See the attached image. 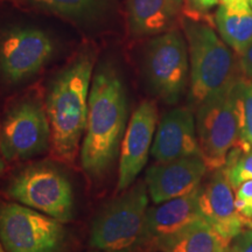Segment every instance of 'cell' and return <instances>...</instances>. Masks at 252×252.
I'll use <instances>...</instances> for the list:
<instances>
[{
  "mask_svg": "<svg viewBox=\"0 0 252 252\" xmlns=\"http://www.w3.org/2000/svg\"><path fill=\"white\" fill-rule=\"evenodd\" d=\"M128 118V100L121 72L102 62L94 72L87 127L81 146V165L89 180L100 181L121 153Z\"/></svg>",
  "mask_w": 252,
  "mask_h": 252,
  "instance_id": "cell-1",
  "label": "cell"
},
{
  "mask_svg": "<svg viewBox=\"0 0 252 252\" xmlns=\"http://www.w3.org/2000/svg\"><path fill=\"white\" fill-rule=\"evenodd\" d=\"M94 54L84 49L59 71L50 83L46 111L50 125V154L60 162L72 165L80 152L87 127L90 83Z\"/></svg>",
  "mask_w": 252,
  "mask_h": 252,
  "instance_id": "cell-2",
  "label": "cell"
},
{
  "mask_svg": "<svg viewBox=\"0 0 252 252\" xmlns=\"http://www.w3.org/2000/svg\"><path fill=\"white\" fill-rule=\"evenodd\" d=\"M201 18L185 14L181 21L190 68L188 106L193 111L204 100L234 84L242 75L236 53L212 25Z\"/></svg>",
  "mask_w": 252,
  "mask_h": 252,
  "instance_id": "cell-3",
  "label": "cell"
},
{
  "mask_svg": "<svg viewBox=\"0 0 252 252\" xmlns=\"http://www.w3.org/2000/svg\"><path fill=\"white\" fill-rule=\"evenodd\" d=\"M147 193L145 181H139L104 204L91 223V247L102 252L149 250L146 234Z\"/></svg>",
  "mask_w": 252,
  "mask_h": 252,
  "instance_id": "cell-4",
  "label": "cell"
},
{
  "mask_svg": "<svg viewBox=\"0 0 252 252\" xmlns=\"http://www.w3.org/2000/svg\"><path fill=\"white\" fill-rule=\"evenodd\" d=\"M7 195L15 202L68 223L75 216L70 179L50 163H33L12 176Z\"/></svg>",
  "mask_w": 252,
  "mask_h": 252,
  "instance_id": "cell-5",
  "label": "cell"
},
{
  "mask_svg": "<svg viewBox=\"0 0 252 252\" xmlns=\"http://www.w3.org/2000/svg\"><path fill=\"white\" fill-rule=\"evenodd\" d=\"M143 68L150 90L157 98L169 105L180 102L189 78L185 34L175 28L152 36L145 46Z\"/></svg>",
  "mask_w": 252,
  "mask_h": 252,
  "instance_id": "cell-6",
  "label": "cell"
},
{
  "mask_svg": "<svg viewBox=\"0 0 252 252\" xmlns=\"http://www.w3.org/2000/svg\"><path fill=\"white\" fill-rule=\"evenodd\" d=\"M67 231L59 220L21 203L0 204V241L6 252H61Z\"/></svg>",
  "mask_w": 252,
  "mask_h": 252,
  "instance_id": "cell-7",
  "label": "cell"
},
{
  "mask_svg": "<svg viewBox=\"0 0 252 252\" xmlns=\"http://www.w3.org/2000/svg\"><path fill=\"white\" fill-rule=\"evenodd\" d=\"M50 149L46 106L35 97L19 100L0 123V153L7 161L26 160Z\"/></svg>",
  "mask_w": 252,
  "mask_h": 252,
  "instance_id": "cell-8",
  "label": "cell"
},
{
  "mask_svg": "<svg viewBox=\"0 0 252 252\" xmlns=\"http://www.w3.org/2000/svg\"><path fill=\"white\" fill-rule=\"evenodd\" d=\"M234 86L235 83L195 109L201 157L210 172L224 167L230 151L237 143Z\"/></svg>",
  "mask_w": 252,
  "mask_h": 252,
  "instance_id": "cell-9",
  "label": "cell"
},
{
  "mask_svg": "<svg viewBox=\"0 0 252 252\" xmlns=\"http://www.w3.org/2000/svg\"><path fill=\"white\" fill-rule=\"evenodd\" d=\"M54 42L35 27H12L0 34V75L18 84L42 70L54 53Z\"/></svg>",
  "mask_w": 252,
  "mask_h": 252,
  "instance_id": "cell-10",
  "label": "cell"
},
{
  "mask_svg": "<svg viewBox=\"0 0 252 252\" xmlns=\"http://www.w3.org/2000/svg\"><path fill=\"white\" fill-rule=\"evenodd\" d=\"M157 104L145 99L132 113L119 153L117 191L130 188L146 165L158 124Z\"/></svg>",
  "mask_w": 252,
  "mask_h": 252,
  "instance_id": "cell-11",
  "label": "cell"
},
{
  "mask_svg": "<svg viewBox=\"0 0 252 252\" xmlns=\"http://www.w3.org/2000/svg\"><path fill=\"white\" fill-rule=\"evenodd\" d=\"M234 190L224 167L212 172L200 186L198 209L201 216L228 243L244 229V217L238 213Z\"/></svg>",
  "mask_w": 252,
  "mask_h": 252,
  "instance_id": "cell-12",
  "label": "cell"
},
{
  "mask_svg": "<svg viewBox=\"0 0 252 252\" xmlns=\"http://www.w3.org/2000/svg\"><path fill=\"white\" fill-rule=\"evenodd\" d=\"M208 171L201 156L157 162L145 175V184L154 204L181 197L198 188Z\"/></svg>",
  "mask_w": 252,
  "mask_h": 252,
  "instance_id": "cell-13",
  "label": "cell"
},
{
  "mask_svg": "<svg viewBox=\"0 0 252 252\" xmlns=\"http://www.w3.org/2000/svg\"><path fill=\"white\" fill-rule=\"evenodd\" d=\"M151 154L157 162L201 156L193 110L189 106H179L163 115L158 125Z\"/></svg>",
  "mask_w": 252,
  "mask_h": 252,
  "instance_id": "cell-14",
  "label": "cell"
},
{
  "mask_svg": "<svg viewBox=\"0 0 252 252\" xmlns=\"http://www.w3.org/2000/svg\"><path fill=\"white\" fill-rule=\"evenodd\" d=\"M198 194L200 187L184 196L149 208L146 214L149 250L160 251L186 226L202 217L198 209Z\"/></svg>",
  "mask_w": 252,
  "mask_h": 252,
  "instance_id": "cell-15",
  "label": "cell"
},
{
  "mask_svg": "<svg viewBox=\"0 0 252 252\" xmlns=\"http://www.w3.org/2000/svg\"><path fill=\"white\" fill-rule=\"evenodd\" d=\"M128 30L135 37L156 36L175 30L186 14L185 0H127Z\"/></svg>",
  "mask_w": 252,
  "mask_h": 252,
  "instance_id": "cell-16",
  "label": "cell"
},
{
  "mask_svg": "<svg viewBox=\"0 0 252 252\" xmlns=\"http://www.w3.org/2000/svg\"><path fill=\"white\" fill-rule=\"evenodd\" d=\"M229 243L202 217L174 236L162 252H225Z\"/></svg>",
  "mask_w": 252,
  "mask_h": 252,
  "instance_id": "cell-17",
  "label": "cell"
},
{
  "mask_svg": "<svg viewBox=\"0 0 252 252\" xmlns=\"http://www.w3.org/2000/svg\"><path fill=\"white\" fill-rule=\"evenodd\" d=\"M214 21L219 35L236 55H241L252 42V6L230 9L219 5Z\"/></svg>",
  "mask_w": 252,
  "mask_h": 252,
  "instance_id": "cell-18",
  "label": "cell"
},
{
  "mask_svg": "<svg viewBox=\"0 0 252 252\" xmlns=\"http://www.w3.org/2000/svg\"><path fill=\"white\" fill-rule=\"evenodd\" d=\"M34 7L70 20H90L109 7L112 0H27Z\"/></svg>",
  "mask_w": 252,
  "mask_h": 252,
  "instance_id": "cell-19",
  "label": "cell"
},
{
  "mask_svg": "<svg viewBox=\"0 0 252 252\" xmlns=\"http://www.w3.org/2000/svg\"><path fill=\"white\" fill-rule=\"evenodd\" d=\"M234 104L237 121V143L241 151L252 149V81L241 75L234 86Z\"/></svg>",
  "mask_w": 252,
  "mask_h": 252,
  "instance_id": "cell-20",
  "label": "cell"
},
{
  "mask_svg": "<svg viewBox=\"0 0 252 252\" xmlns=\"http://www.w3.org/2000/svg\"><path fill=\"white\" fill-rule=\"evenodd\" d=\"M224 169L234 189L242 182L252 180V149L241 151L234 147L230 151Z\"/></svg>",
  "mask_w": 252,
  "mask_h": 252,
  "instance_id": "cell-21",
  "label": "cell"
},
{
  "mask_svg": "<svg viewBox=\"0 0 252 252\" xmlns=\"http://www.w3.org/2000/svg\"><path fill=\"white\" fill-rule=\"evenodd\" d=\"M235 190V203L238 213L244 219L252 220V180L242 182Z\"/></svg>",
  "mask_w": 252,
  "mask_h": 252,
  "instance_id": "cell-22",
  "label": "cell"
},
{
  "mask_svg": "<svg viewBox=\"0 0 252 252\" xmlns=\"http://www.w3.org/2000/svg\"><path fill=\"white\" fill-rule=\"evenodd\" d=\"M225 252H252V229H243L235 236Z\"/></svg>",
  "mask_w": 252,
  "mask_h": 252,
  "instance_id": "cell-23",
  "label": "cell"
},
{
  "mask_svg": "<svg viewBox=\"0 0 252 252\" xmlns=\"http://www.w3.org/2000/svg\"><path fill=\"white\" fill-rule=\"evenodd\" d=\"M188 13L195 17H204L209 13L215 6L219 5L217 0H185Z\"/></svg>",
  "mask_w": 252,
  "mask_h": 252,
  "instance_id": "cell-24",
  "label": "cell"
},
{
  "mask_svg": "<svg viewBox=\"0 0 252 252\" xmlns=\"http://www.w3.org/2000/svg\"><path fill=\"white\" fill-rule=\"evenodd\" d=\"M239 68L243 76L248 80L252 81V42L247 49L238 56Z\"/></svg>",
  "mask_w": 252,
  "mask_h": 252,
  "instance_id": "cell-25",
  "label": "cell"
},
{
  "mask_svg": "<svg viewBox=\"0 0 252 252\" xmlns=\"http://www.w3.org/2000/svg\"><path fill=\"white\" fill-rule=\"evenodd\" d=\"M217 2L230 9H241L251 6V0H217Z\"/></svg>",
  "mask_w": 252,
  "mask_h": 252,
  "instance_id": "cell-26",
  "label": "cell"
},
{
  "mask_svg": "<svg viewBox=\"0 0 252 252\" xmlns=\"http://www.w3.org/2000/svg\"><path fill=\"white\" fill-rule=\"evenodd\" d=\"M4 168H5V165H4V158H2L1 153H0V175H1V173L4 172Z\"/></svg>",
  "mask_w": 252,
  "mask_h": 252,
  "instance_id": "cell-27",
  "label": "cell"
},
{
  "mask_svg": "<svg viewBox=\"0 0 252 252\" xmlns=\"http://www.w3.org/2000/svg\"><path fill=\"white\" fill-rule=\"evenodd\" d=\"M244 225L249 229H252V220L251 219H244Z\"/></svg>",
  "mask_w": 252,
  "mask_h": 252,
  "instance_id": "cell-28",
  "label": "cell"
},
{
  "mask_svg": "<svg viewBox=\"0 0 252 252\" xmlns=\"http://www.w3.org/2000/svg\"><path fill=\"white\" fill-rule=\"evenodd\" d=\"M0 252H6L4 245H2V243H1V241H0Z\"/></svg>",
  "mask_w": 252,
  "mask_h": 252,
  "instance_id": "cell-29",
  "label": "cell"
},
{
  "mask_svg": "<svg viewBox=\"0 0 252 252\" xmlns=\"http://www.w3.org/2000/svg\"><path fill=\"white\" fill-rule=\"evenodd\" d=\"M143 252H162V251H158V250H146V251H143Z\"/></svg>",
  "mask_w": 252,
  "mask_h": 252,
  "instance_id": "cell-30",
  "label": "cell"
},
{
  "mask_svg": "<svg viewBox=\"0 0 252 252\" xmlns=\"http://www.w3.org/2000/svg\"><path fill=\"white\" fill-rule=\"evenodd\" d=\"M7 1H15V0H7Z\"/></svg>",
  "mask_w": 252,
  "mask_h": 252,
  "instance_id": "cell-31",
  "label": "cell"
},
{
  "mask_svg": "<svg viewBox=\"0 0 252 252\" xmlns=\"http://www.w3.org/2000/svg\"><path fill=\"white\" fill-rule=\"evenodd\" d=\"M251 4H252V0H251Z\"/></svg>",
  "mask_w": 252,
  "mask_h": 252,
  "instance_id": "cell-32",
  "label": "cell"
},
{
  "mask_svg": "<svg viewBox=\"0 0 252 252\" xmlns=\"http://www.w3.org/2000/svg\"><path fill=\"white\" fill-rule=\"evenodd\" d=\"M251 6H252V4H251Z\"/></svg>",
  "mask_w": 252,
  "mask_h": 252,
  "instance_id": "cell-33",
  "label": "cell"
}]
</instances>
